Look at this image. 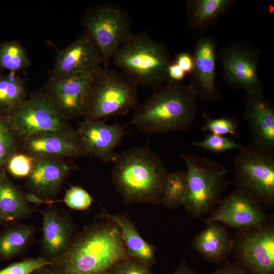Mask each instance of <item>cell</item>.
Returning a JSON list of instances; mask_svg holds the SVG:
<instances>
[{
  "instance_id": "obj_1",
  "label": "cell",
  "mask_w": 274,
  "mask_h": 274,
  "mask_svg": "<svg viewBox=\"0 0 274 274\" xmlns=\"http://www.w3.org/2000/svg\"><path fill=\"white\" fill-rule=\"evenodd\" d=\"M129 257L119 228L106 220L86 227L51 265L62 274H100Z\"/></svg>"
},
{
  "instance_id": "obj_16",
  "label": "cell",
  "mask_w": 274,
  "mask_h": 274,
  "mask_svg": "<svg viewBox=\"0 0 274 274\" xmlns=\"http://www.w3.org/2000/svg\"><path fill=\"white\" fill-rule=\"evenodd\" d=\"M21 145L23 152L35 158L65 159L87 155L77 130L37 133L22 140Z\"/></svg>"
},
{
  "instance_id": "obj_38",
  "label": "cell",
  "mask_w": 274,
  "mask_h": 274,
  "mask_svg": "<svg viewBox=\"0 0 274 274\" xmlns=\"http://www.w3.org/2000/svg\"><path fill=\"white\" fill-rule=\"evenodd\" d=\"M167 75L168 80L182 82L186 74L174 60H172L167 66Z\"/></svg>"
},
{
  "instance_id": "obj_15",
  "label": "cell",
  "mask_w": 274,
  "mask_h": 274,
  "mask_svg": "<svg viewBox=\"0 0 274 274\" xmlns=\"http://www.w3.org/2000/svg\"><path fill=\"white\" fill-rule=\"evenodd\" d=\"M87 154L105 162H114L118 154L115 147L127 132L118 124L85 118L77 130Z\"/></svg>"
},
{
  "instance_id": "obj_33",
  "label": "cell",
  "mask_w": 274,
  "mask_h": 274,
  "mask_svg": "<svg viewBox=\"0 0 274 274\" xmlns=\"http://www.w3.org/2000/svg\"><path fill=\"white\" fill-rule=\"evenodd\" d=\"M45 257L30 258L13 263L0 270V274H32L36 270L51 265Z\"/></svg>"
},
{
  "instance_id": "obj_40",
  "label": "cell",
  "mask_w": 274,
  "mask_h": 274,
  "mask_svg": "<svg viewBox=\"0 0 274 274\" xmlns=\"http://www.w3.org/2000/svg\"><path fill=\"white\" fill-rule=\"evenodd\" d=\"M173 274H200L194 269L190 267L186 262L182 260Z\"/></svg>"
},
{
  "instance_id": "obj_12",
  "label": "cell",
  "mask_w": 274,
  "mask_h": 274,
  "mask_svg": "<svg viewBox=\"0 0 274 274\" xmlns=\"http://www.w3.org/2000/svg\"><path fill=\"white\" fill-rule=\"evenodd\" d=\"M98 48L83 31L73 42L59 50L55 58L49 79L82 78L93 75L101 66Z\"/></svg>"
},
{
  "instance_id": "obj_29",
  "label": "cell",
  "mask_w": 274,
  "mask_h": 274,
  "mask_svg": "<svg viewBox=\"0 0 274 274\" xmlns=\"http://www.w3.org/2000/svg\"><path fill=\"white\" fill-rule=\"evenodd\" d=\"M21 143L7 115L0 114V169L5 168L8 160L19 151Z\"/></svg>"
},
{
  "instance_id": "obj_18",
  "label": "cell",
  "mask_w": 274,
  "mask_h": 274,
  "mask_svg": "<svg viewBox=\"0 0 274 274\" xmlns=\"http://www.w3.org/2000/svg\"><path fill=\"white\" fill-rule=\"evenodd\" d=\"M217 42L211 37H202L196 43L193 53L194 68L191 83L198 97L213 100L219 97L216 85Z\"/></svg>"
},
{
  "instance_id": "obj_23",
  "label": "cell",
  "mask_w": 274,
  "mask_h": 274,
  "mask_svg": "<svg viewBox=\"0 0 274 274\" xmlns=\"http://www.w3.org/2000/svg\"><path fill=\"white\" fill-rule=\"evenodd\" d=\"M100 217L115 223L119 228L129 257L150 265L155 261L154 246L144 239L131 220L123 214H113L102 210Z\"/></svg>"
},
{
  "instance_id": "obj_37",
  "label": "cell",
  "mask_w": 274,
  "mask_h": 274,
  "mask_svg": "<svg viewBox=\"0 0 274 274\" xmlns=\"http://www.w3.org/2000/svg\"><path fill=\"white\" fill-rule=\"evenodd\" d=\"M212 274H250L236 262L228 260L222 266L216 269Z\"/></svg>"
},
{
  "instance_id": "obj_39",
  "label": "cell",
  "mask_w": 274,
  "mask_h": 274,
  "mask_svg": "<svg viewBox=\"0 0 274 274\" xmlns=\"http://www.w3.org/2000/svg\"><path fill=\"white\" fill-rule=\"evenodd\" d=\"M25 198L26 200L29 203H34L36 204H52L54 203L61 201V200H52L51 199H46L41 197L32 192H29L27 194H25Z\"/></svg>"
},
{
  "instance_id": "obj_13",
  "label": "cell",
  "mask_w": 274,
  "mask_h": 274,
  "mask_svg": "<svg viewBox=\"0 0 274 274\" xmlns=\"http://www.w3.org/2000/svg\"><path fill=\"white\" fill-rule=\"evenodd\" d=\"M268 222L263 206L235 189L210 212L205 223H222L241 230L257 227Z\"/></svg>"
},
{
  "instance_id": "obj_20",
  "label": "cell",
  "mask_w": 274,
  "mask_h": 274,
  "mask_svg": "<svg viewBox=\"0 0 274 274\" xmlns=\"http://www.w3.org/2000/svg\"><path fill=\"white\" fill-rule=\"evenodd\" d=\"M244 118L253 143L274 151V108L264 95H248Z\"/></svg>"
},
{
  "instance_id": "obj_34",
  "label": "cell",
  "mask_w": 274,
  "mask_h": 274,
  "mask_svg": "<svg viewBox=\"0 0 274 274\" xmlns=\"http://www.w3.org/2000/svg\"><path fill=\"white\" fill-rule=\"evenodd\" d=\"M62 201L70 209L85 211L91 206L93 199L86 190L79 186H73L65 191Z\"/></svg>"
},
{
  "instance_id": "obj_32",
  "label": "cell",
  "mask_w": 274,
  "mask_h": 274,
  "mask_svg": "<svg viewBox=\"0 0 274 274\" xmlns=\"http://www.w3.org/2000/svg\"><path fill=\"white\" fill-rule=\"evenodd\" d=\"M35 157L24 152L19 151L8 160L5 169L16 178H27L30 175Z\"/></svg>"
},
{
  "instance_id": "obj_41",
  "label": "cell",
  "mask_w": 274,
  "mask_h": 274,
  "mask_svg": "<svg viewBox=\"0 0 274 274\" xmlns=\"http://www.w3.org/2000/svg\"><path fill=\"white\" fill-rule=\"evenodd\" d=\"M47 266H44L36 270L32 274H62L54 268H47Z\"/></svg>"
},
{
  "instance_id": "obj_28",
  "label": "cell",
  "mask_w": 274,
  "mask_h": 274,
  "mask_svg": "<svg viewBox=\"0 0 274 274\" xmlns=\"http://www.w3.org/2000/svg\"><path fill=\"white\" fill-rule=\"evenodd\" d=\"M187 188L186 172L179 170L168 173L164 189L163 203L167 208L175 209L182 206Z\"/></svg>"
},
{
  "instance_id": "obj_35",
  "label": "cell",
  "mask_w": 274,
  "mask_h": 274,
  "mask_svg": "<svg viewBox=\"0 0 274 274\" xmlns=\"http://www.w3.org/2000/svg\"><path fill=\"white\" fill-rule=\"evenodd\" d=\"M114 274H151L149 265L129 257L113 267Z\"/></svg>"
},
{
  "instance_id": "obj_26",
  "label": "cell",
  "mask_w": 274,
  "mask_h": 274,
  "mask_svg": "<svg viewBox=\"0 0 274 274\" xmlns=\"http://www.w3.org/2000/svg\"><path fill=\"white\" fill-rule=\"evenodd\" d=\"M26 79L0 73V114L7 115L27 97Z\"/></svg>"
},
{
  "instance_id": "obj_3",
  "label": "cell",
  "mask_w": 274,
  "mask_h": 274,
  "mask_svg": "<svg viewBox=\"0 0 274 274\" xmlns=\"http://www.w3.org/2000/svg\"><path fill=\"white\" fill-rule=\"evenodd\" d=\"M197 97L191 83L168 80L136 109L132 123L148 134L187 131L197 114Z\"/></svg>"
},
{
  "instance_id": "obj_27",
  "label": "cell",
  "mask_w": 274,
  "mask_h": 274,
  "mask_svg": "<svg viewBox=\"0 0 274 274\" xmlns=\"http://www.w3.org/2000/svg\"><path fill=\"white\" fill-rule=\"evenodd\" d=\"M31 64L27 51L18 41L0 43V68L10 73H16L28 67Z\"/></svg>"
},
{
  "instance_id": "obj_17",
  "label": "cell",
  "mask_w": 274,
  "mask_h": 274,
  "mask_svg": "<svg viewBox=\"0 0 274 274\" xmlns=\"http://www.w3.org/2000/svg\"><path fill=\"white\" fill-rule=\"evenodd\" d=\"M75 169V165L65 159L35 158L31 172L26 178V187L38 196L51 199Z\"/></svg>"
},
{
  "instance_id": "obj_4",
  "label": "cell",
  "mask_w": 274,
  "mask_h": 274,
  "mask_svg": "<svg viewBox=\"0 0 274 274\" xmlns=\"http://www.w3.org/2000/svg\"><path fill=\"white\" fill-rule=\"evenodd\" d=\"M111 60L135 85L155 89L168 81L167 68L172 61L165 46L145 31L131 32Z\"/></svg>"
},
{
  "instance_id": "obj_8",
  "label": "cell",
  "mask_w": 274,
  "mask_h": 274,
  "mask_svg": "<svg viewBox=\"0 0 274 274\" xmlns=\"http://www.w3.org/2000/svg\"><path fill=\"white\" fill-rule=\"evenodd\" d=\"M81 25L100 50L105 68L109 67L114 54L131 32V21L128 12L110 2L89 8Z\"/></svg>"
},
{
  "instance_id": "obj_25",
  "label": "cell",
  "mask_w": 274,
  "mask_h": 274,
  "mask_svg": "<svg viewBox=\"0 0 274 274\" xmlns=\"http://www.w3.org/2000/svg\"><path fill=\"white\" fill-rule=\"evenodd\" d=\"M36 233L30 224L17 223L4 227L0 232V261L21 255L30 245Z\"/></svg>"
},
{
  "instance_id": "obj_24",
  "label": "cell",
  "mask_w": 274,
  "mask_h": 274,
  "mask_svg": "<svg viewBox=\"0 0 274 274\" xmlns=\"http://www.w3.org/2000/svg\"><path fill=\"white\" fill-rule=\"evenodd\" d=\"M234 0H189L186 7L188 26L201 30L215 23L235 3Z\"/></svg>"
},
{
  "instance_id": "obj_19",
  "label": "cell",
  "mask_w": 274,
  "mask_h": 274,
  "mask_svg": "<svg viewBox=\"0 0 274 274\" xmlns=\"http://www.w3.org/2000/svg\"><path fill=\"white\" fill-rule=\"evenodd\" d=\"M42 248L46 258L51 261L63 255L73 239L74 224L62 212L48 208L42 213Z\"/></svg>"
},
{
  "instance_id": "obj_9",
  "label": "cell",
  "mask_w": 274,
  "mask_h": 274,
  "mask_svg": "<svg viewBox=\"0 0 274 274\" xmlns=\"http://www.w3.org/2000/svg\"><path fill=\"white\" fill-rule=\"evenodd\" d=\"M21 142L37 133L76 131L56 111L44 90L32 93L7 115Z\"/></svg>"
},
{
  "instance_id": "obj_6",
  "label": "cell",
  "mask_w": 274,
  "mask_h": 274,
  "mask_svg": "<svg viewBox=\"0 0 274 274\" xmlns=\"http://www.w3.org/2000/svg\"><path fill=\"white\" fill-rule=\"evenodd\" d=\"M138 105L137 86L112 69L101 67L92 76L85 118L123 116Z\"/></svg>"
},
{
  "instance_id": "obj_10",
  "label": "cell",
  "mask_w": 274,
  "mask_h": 274,
  "mask_svg": "<svg viewBox=\"0 0 274 274\" xmlns=\"http://www.w3.org/2000/svg\"><path fill=\"white\" fill-rule=\"evenodd\" d=\"M233 237L236 261L250 274H274V225L241 230Z\"/></svg>"
},
{
  "instance_id": "obj_22",
  "label": "cell",
  "mask_w": 274,
  "mask_h": 274,
  "mask_svg": "<svg viewBox=\"0 0 274 274\" xmlns=\"http://www.w3.org/2000/svg\"><path fill=\"white\" fill-rule=\"evenodd\" d=\"M34 211L25 194L8 177L5 168L0 169V226L19 223Z\"/></svg>"
},
{
  "instance_id": "obj_31",
  "label": "cell",
  "mask_w": 274,
  "mask_h": 274,
  "mask_svg": "<svg viewBox=\"0 0 274 274\" xmlns=\"http://www.w3.org/2000/svg\"><path fill=\"white\" fill-rule=\"evenodd\" d=\"M193 145L214 153H221L233 150H239L243 145L225 135L207 133L204 139L194 142Z\"/></svg>"
},
{
  "instance_id": "obj_42",
  "label": "cell",
  "mask_w": 274,
  "mask_h": 274,
  "mask_svg": "<svg viewBox=\"0 0 274 274\" xmlns=\"http://www.w3.org/2000/svg\"><path fill=\"white\" fill-rule=\"evenodd\" d=\"M100 274H114V273L113 272L110 271V270H108V271H106L104 272H102Z\"/></svg>"
},
{
  "instance_id": "obj_21",
  "label": "cell",
  "mask_w": 274,
  "mask_h": 274,
  "mask_svg": "<svg viewBox=\"0 0 274 274\" xmlns=\"http://www.w3.org/2000/svg\"><path fill=\"white\" fill-rule=\"evenodd\" d=\"M206 225L194 236L192 245L206 260L224 263L232 252L233 237L220 223L211 222Z\"/></svg>"
},
{
  "instance_id": "obj_11",
  "label": "cell",
  "mask_w": 274,
  "mask_h": 274,
  "mask_svg": "<svg viewBox=\"0 0 274 274\" xmlns=\"http://www.w3.org/2000/svg\"><path fill=\"white\" fill-rule=\"evenodd\" d=\"M260 54L259 49L247 43H234L221 50L220 60L226 82L248 95H264L258 73Z\"/></svg>"
},
{
  "instance_id": "obj_14",
  "label": "cell",
  "mask_w": 274,
  "mask_h": 274,
  "mask_svg": "<svg viewBox=\"0 0 274 274\" xmlns=\"http://www.w3.org/2000/svg\"><path fill=\"white\" fill-rule=\"evenodd\" d=\"M92 76L63 79H48L43 89L59 114L66 120L85 116Z\"/></svg>"
},
{
  "instance_id": "obj_5",
  "label": "cell",
  "mask_w": 274,
  "mask_h": 274,
  "mask_svg": "<svg viewBox=\"0 0 274 274\" xmlns=\"http://www.w3.org/2000/svg\"><path fill=\"white\" fill-rule=\"evenodd\" d=\"M186 166L187 188L182 206L194 217L210 213L221 201L229 185V169L219 162L195 154L182 155Z\"/></svg>"
},
{
  "instance_id": "obj_7",
  "label": "cell",
  "mask_w": 274,
  "mask_h": 274,
  "mask_svg": "<svg viewBox=\"0 0 274 274\" xmlns=\"http://www.w3.org/2000/svg\"><path fill=\"white\" fill-rule=\"evenodd\" d=\"M236 189L263 206L274 205V151L253 143L243 145L234 159Z\"/></svg>"
},
{
  "instance_id": "obj_2",
  "label": "cell",
  "mask_w": 274,
  "mask_h": 274,
  "mask_svg": "<svg viewBox=\"0 0 274 274\" xmlns=\"http://www.w3.org/2000/svg\"><path fill=\"white\" fill-rule=\"evenodd\" d=\"M114 162L112 182L125 203H163L168 173L157 153L134 147L118 154Z\"/></svg>"
},
{
  "instance_id": "obj_30",
  "label": "cell",
  "mask_w": 274,
  "mask_h": 274,
  "mask_svg": "<svg viewBox=\"0 0 274 274\" xmlns=\"http://www.w3.org/2000/svg\"><path fill=\"white\" fill-rule=\"evenodd\" d=\"M202 117L204 122L201 128L202 131L220 135L230 134L238 137V123L235 117L212 118L205 113H202Z\"/></svg>"
},
{
  "instance_id": "obj_36",
  "label": "cell",
  "mask_w": 274,
  "mask_h": 274,
  "mask_svg": "<svg viewBox=\"0 0 274 274\" xmlns=\"http://www.w3.org/2000/svg\"><path fill=\"white\" fill-rule=\"evenodd\" d=\"M186 74H191L194 68V60L192 54L187 52L178 54L174 60Z\"/></svg>"
}]
</instances>
